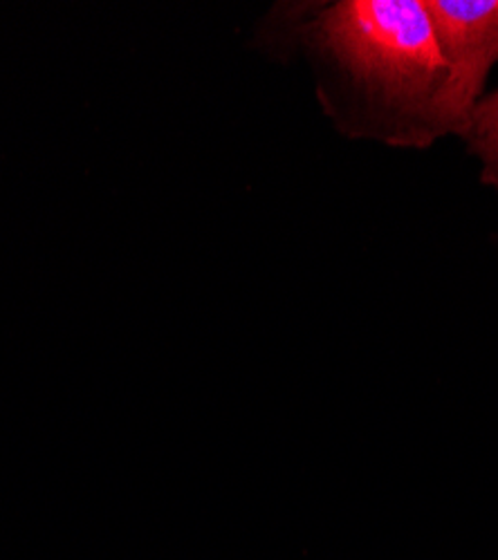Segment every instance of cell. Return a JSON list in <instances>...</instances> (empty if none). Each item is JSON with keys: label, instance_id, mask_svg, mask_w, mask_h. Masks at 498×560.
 <instances>
[{"label": "cell", "instance_id": "obj_1", "mask_svg": "<svg viewBox=\"0 0 498 560\" xmlns=\"http://www.w3.org/2000/svg\"><path fill=\"white\" fill-rule=\"evenodd\" d=\"M316 95L335 128L386 149L427 151L470 117L425 0H339L299 25Z\"/></svg>", "mask_w": 498, "mask_h": 560}, {"label": "cell", "instance_id": "obj_3", "mask_svg": "<svg viewBox=\"0 0 498 560\" xmlns=\"http://www.w3.org/2000/svg\"><path fill=\"white\" fill-rule=\"evenodd\" d=\"M463 142L480 168V182L498 191V88L474 108Z\"/></svg>", "mask_w": 498, "mask_h": 560}, {"label": "cell", "instance_id": "obj_2", "mask_svg": "<svg viewBox=\"0 0 498 560\" xmlns=\"http://www.w3.org/2000/svg\"><path fill=\"white\" fill-rule=\"evenodd\" d=\"M461 108L472 117L498 63V0H425Z\"/></svg>", "mask_w": 498, "mask_h": 560}]
</instances>
